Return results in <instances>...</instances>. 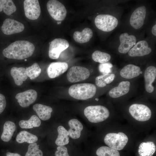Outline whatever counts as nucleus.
Returning a JSON list of instances; mask_svg holds the SVG:
<instances>
[{
  "mask_svg": "<svg viewBox=\"0 0 156 156\" xmlns=\"http://www.w3.org/2000/svg\"><path fill=\"white\" fill-rule=\"evenodd\" d=\"M96 92V88L94 84L83 83L71 86L68 93L73 98L78 100H86L92 98Z\"/></svg>",
  "mask_w": 156,
  "mask_h": 156,
  "instance_id": "2",
  "label": "nucleus"
},
{
  "mask_svg": "<svg viewBox=\"0 0 156 156\" xmlns=\"http://www.w3.org/2000/svg\"><path fill=\"white\" fill-rule=\"evenodd\" d=\"M93 35V32L92 30L88 28H86L81 32H75L73 38L76 42L82 44L88 42Z\"/></svg>",
  "mask_w": 156,
  "mask_h": 156,
  "instance_id": "23",
  "label": "nucleus"
},
{
  "mask_svg": "<svg viewBox=\"0 0 156 156\" xmlns=\"http://www.w3.org/2000/svg\"><path fill=\"white\" fill-rule=\"evenodd\" d=\"M25 14L28 19L34 20L39 17L41 9L38 0H25L24 1Z\"/></svg>",
  "mask_w": 156,
  "mask_h": 156,
  "instance_id": "10",
  "label": "nucleus"
},
{
  "mask_svg": "<svg viewBox=\"0 0 156 156\" xmlns=\"http://www.w3.org/2000/svg\"><path fill=\"white\" fill-rule=\"evenodd\" d=\"M141 73L140 68L133 64H128L124 67L120 71V76L125 79H131L139 76Z\"/></svg>",
  "mask_w": 156,
  "mask_h": 156,
  "instance_id": "19",
  "label": "nucleus"
},
{
  "mask_svg": "<svg viewBox=\"0 0 156 156\" xmlns=\"http://www.w3.org/2000/svg\"><path fill=\"white\" fill-rule=\"evenodd\" d=\"M84 114L88 120L92 123H98L104 121L109 116L108 109L101 105H91L86 107Z\"/></svg>",
  "mask_w": 156,
  "mask_h": 156,
  "instance_id": "3",
  "label": "nucleus"
},
{
  "mask_svg": "<svg viewBox=\"0 0 156 156\" xmlns=\"http://www.w3.org/2000/svg\"><path fill=\"white\" fill-rule=\"evenodd\" d=\"M41 123L40 119L36 115H32L28 120H22L20 121L19 125L23 129H30L38 127Z\"/></svg>",
  "mask_w": 156,
  "mask_h": 156,
  "instance_id": "29",
  "label": "nucleus"
},
{
  "mask_svg": "<svg viewBox=\"0 0 156 156\" xmlns=\"http://www.w3.org/2000/svg\"><path fill=\"white\" fill-rule=\"evenodd\" d=\"M39 148V145L36 142L30 144L25 156H42V152Z\"/></svg>",
  "mask_w": 156,
  "mask_h": 156,
  "instance_id": "33",
  "label": "nucleus"
},
{
  "mask_svg": "<svg viewBox=\"0 0 156 156\" xmlns=\"http://www.w3.org/2000/svg\"><path fill=\"white\" fill-rule=\"evenodd\" d=\"M48 11L51 16L57 21H62L65 18L67 11L65 6L57 0H50L47 4Z\"/></svg>",
  "mask_w": 156,
  "mask_h": 156,
  "instance_id": "7",
  "label": "nucleus"
},
{
  "mask_svg": "<svg viewBox=\"0 0 156 156\" xmlns=\"http://www.w3.org/2000/svg\"><path fill=\"white\" fill-rule=\"evenodd\" d=\"M3 1L4 0H0V12L3 10Z\"/></svg>",
  "mask_w": 156,
  "mask_h": 156,
  "instance_id": "40",
  "label": "nucleus"
},
{
  "mask_svg": "<svg viewBox=\"0 0 156 156\" xmlns=\"http://www.w3.org/2000/svg\"><path fill=\"white\" fill-rule=\"evenodd\" d=\"M27 75L31 80H34L40 74L41 70L37 63H34L31 66L25 69Z\"/></svg>",
  "mask_w": 156,
  "mask_h": 156,
  "instance_id": "32",
  "label": "nucleus"
},
{
  "mask_svg": "<svg viewBox=\"0 0 156 156\" xmlns=\"http://www.w3.org/2000/svg\"><path fill=\"white\" fill-rule=\"evenodd\" d=\"M90 73L87 68L80 66H74L69 70L67 74L68 80L71 83L84 80L90 77Z\"/></svg>",
  "mask_w": 156,
  "mask_h": 156,
  "instance_id": "8",
  "label": "nucleus"
},
{
  "mask_svg": "<svg viewBox=\"0 0 156 156\" xmlns=\"http://www.w3.org/2000/svg\"><path fill=\"white\" fill-rule=\"evenodd\" d=\"M146 14L145 6L136 8L132 14L129 20L131 25L134 29L140 28L144 25Z\"/></svg>",
  "mask_w": 156,
  "mask_h": 156,
  "instance_id": "11",
  "label": "nucleus"
},
{
  "mask_svg": "<svg viewBox=\"0 0 156 156\" xmlns=\"http://www.w3.org/2000/svg\"><path fill=\"white\" fill-rule=\"evenodd\" d=\"M37 93L35 90L29 89L19 92L16 95L15 98L21 107H27L33 103L36 100Z\"/></svg>",
  "mask_w": 156,
  "mask_h": 156,
  "instance_id": "13",
  "label": "nucleus"
},
{
  "mask_svg": "<svg viewBox=\"0 0 156 156\" xmlns=\"http://www.w3.org/2000/svg\"><path fill=\"white\" fill-rule=\"evenodd\" d=\"M110 64L105 63L100 64L99 66V70L102 75L110 73H109Z\"/></svg>",
  "mask_w": 156,
  "mask_h": 156,
  "instance_id": "36",
  "label": "nucleus"
},
{
  "mask_svg": "<svg viewBox=\"0 0 156 156\" xmlns=\"http://www.w3.org/2000/svg\"><path fill=\"white\" fill-rule=\"evenodd\" d=\"M156 77V68L153 66L148 67L144 74L145 88L146 91L149 94L153 93L155 90L153 83Z\"/></svg>",
  "mask_w": 156,
  "mask_h": 156,
  "instance_id": "16",
  "label": "nucleus"
},
{
  "mask_svg": "<svg viewBox=\"0 0 156 156\" xmlns=\"http://www.w3.org/2000/svg\"><path fill=\"white\" fill-rule=\"evenodd\" d=\"M6 155V156H21L17 153H13L9 152L7 153Z\"/></svg>",
  "mask_w": 156,
  "mask_h": 156,
  "instance_id": "38",
  "label": "nucleus"
},
{
  "mask_svg": "<svg viewBox=\"0 0 156 156\" xmlns=\"http://www.w3.org/2000/svg\"><path fill=\"white\" fill-rule=\"evenodd\" d=\"M57 130L58 135L55 141L56 144L59 146H62L68 144L69 142L68 131L62 126H59Z\"/></svg>",
  "mask_w": 156,
  "mask_h": 156,
  "instance_id": "26",
  "label": "nucleus"
},
{
  "mask_svg": "<svg viewBox=\"0 0 156 156\" xmlns=\"http://www.w3.org/2000/svg\"><path fill=\"white\" fill-rule=\"evenodd\" d=\"M96 154L98 156H120L118 151L107 146L99 148L96 150Z\"/></svg>",
  "mask_w": 156,
  "mask_h": 156,
  "instance_id": "31",
  "label": "nucleus"
},
{
  "mask_svg": "<svg viewBox=\"0 0 156 156\" xmlns=\"http://www.w3.org/2000/svg\"><path fill=\"white\" fill-rule=\"evenodd\" d=\"M69 43L66 40L56 38L51 42L49 48V56L52 59H58L61 53L69 46Z\"/></svg>",
  "mask_w": 156,
  "mask_h": 156,
  "instance_id": "9",
  "label": "nucleus"
},
{
  "mask_svg": "<svg viewBox=\"0 0 156 156\" xmlns=\"http://www.w3.org/2000/svg\"><path fill=\"white\" fill-rule=\"evenodd\" d=\"M129 111L132 116L139 121H147L151 116L150 109L147 106L143 104H133L129 107Z\"/></svg>",
  "mask_w": 156,
  "mask_h": 156,
  "instance_id": "6",
  "label": "nucleus"
},
{
  "mask_svg": "<svg viewBox=\"0 0 156 156\" xmlns=\"http://www.w3.org/2000/svg\"><path fill=\"white\" fill-rule=\"evenodd\" d=\"M16 127L13 122L7 121L4 123L3 131L1 136V139L3 141L8 142L11 139Z\"/></svg>",
  "mask_w": 156,
  "mask_h": 156,
  "instance_id": "25",
  "label": "nucleus"
},
{
  "mask_svg": "<svg viewBox=\"0 0 156 156\" xmlns=\"http://www.w3.org/2000/svg\"><path fill=\"white\" fill-rule=\"evenodd\" d=\"M3 9L5 14L10 16L16 11V8L12 0H4Z\"/></svg>",
  "mask_w": 156,
  "mask_h": 156,
  "instance_id": "34",
  "label": "nucleus"
},
{
  "mask_svg": "<svg viewBox=\"0 0 156 156\" xmlns=\"http://www.w3.org/2000/svg\"><path fill=\"white\" fill-rule=\"evenodd\" d=\"M10 74L13 78L16 85L19 86L23 83L27 78L25 68L23 67H12L10 70Z\"/></svg>",
  "mask_w": 156,
  "mask_h": 156,
  "instance_id": "20",
  "label": "nucleus"
},
{
  "mask_svg": "<svg viewBox=\"0 0 156 156\" xmlns=\"http://www.w3.org/2000/svg\"><path fill=\"white\" fill-rule=\"evenodd\" d=\"M115 75L113 73H108L99 75L96 77L95 81L96 85L99 87H105L113 82Z\"/></svg>",
  "mask_w": 156,
  "mask_h": 156,
  "instance_id": "28",
  "label": "nucleus"
},
{
  "mask_svg": "<svg viewBox=\"0 0 156 156\" xmlns=\"http://www.w3.org/2000/svg\"><path fill=\"white\" fill-rule=\"evenodd\" d=\"M94 23L96 27L105 32L112 31L118 24L117 19L109 14H101L97 15L94 19Z\"/></svg>",
  "mask_w": 156,
  "mask_h": 156,
  "instance_id": "5",
  "label": "nucleus"
},
{
  "mask_svg": "<svg viewBox=\"0 0 156 156\" xmlns=\"http://www.w3.org/2000/svg\"><path fill=\"white\" fill-rule=\"evenodd\" d=\"M128 140L127 136L122 132L107 133L104 139L105 143L109 147L116 150L123 149Z\"/></svg>",
  "mask_w": 156,
  "mask_h": 156,
  "instance_id": "4",
  "label": "nucleus"
},
{
  "mask_svg": "<svg viewBox=\"0 0 156 156\" xmlns=\"http://www.w3.org/2000/svg\"><path fill=\"white\" fill-rule=\"evenodd\" d=\"M92 57L94 61L102 64L109 61L111 59V56L107 53L96 50L92 53Z\"/></svg>",
  "mask_w": 156,
  "mask_h": 156,
  "instance_id": "30",
  "label": "nucleus"
},
{
  "mask_svg": "<svg viewBox=\"0 0 156 156\" xmlns=\"http://www.w3.org/2000/svg\"><path fill=\"white\" fill-rule=\"evenodd\" d=\"M120 44L118 47V51L122 54H126L136 43L137 39L134 35H129L127 33L121 34L119 36Z\"/></svg>",
  "mask_w": 156,
  "mask_h": 156,
  "instance_id": "14",
  "label": "nucleus"
},
{
  "mask_svg": "<svg viewBox=\"0 0 156 156\" xmlns=\"http://www.w3.org/2000/svg\"><path fill=\"white\" fill-rule=\"evenodd\" d=\"M130 86V81H122L118 86L113 88L109 91V95L112 98H117L124 96L129 92Z\"/></svg>",
  "mask_w": 156,
  "mask_h": 156,
  "instance_id": "18",
  "label": "nucleus"
},
{
  "mask_svg": "<svg viewBox=\"0 0 156 156\" xmlns=\"http://www.w3.org/2000/svg\"><path fill=\"white\" fill-rule=\"evenodd\" d=\"M38 140L36 135L24 131L20 132L16 138V141L20 143L26 142L31 144L36 142Z\"/></svg>",
  "mask_w": 156,
  "mask_h": 156,
  "instance_id": "27",
  "label": "nucleus"
},
{
  "mask_svg": "<svg viewBox=\"0 0 156 156\" xmlns=\"http://www.w3.org/2000/svg\"><path fill=\"white\" fill-rule=\"evenodd\" d=\"M33 108L41 119L46 120L50 118L51 113L53 111L52 109L50 107L37 103L33 105Z\"/></svg>",
  "mask_w": 156,
  "mask_h": 156,
  "instance_id": "22",
  "label": "nucleus"
},
{
  "mask_svg": "<svg viewBox=\"0 0 156 156\" xmlns=\"http://www.w3.org/2000/svg\"><path fill=\"white\" fill-rule=\"evenodd\" d=\"M152 34L155 36H156V25L155 24L152 27L151 30Z\"/></svg>",
  "mask_w": 156,
  "mask_h": 156,
  "instance_id": "39",
  "label": "nucleus"
},
{
  "mask_svg": "<svg viewBox=\"0 0 156 156\" xmlns=\"http://www.w3.org/2000/svg\"><path fill=\"white\" fill-rule=\"evenodd\" d=\"M6 103L5 97L2 94L0 93V114L4 110Z\"/></svg>",
  "mask_w": 156,
  "mask_h": 156,
  "instance_id": "37",
  "label": "nucleus"
},
{
  "mask_svg": "<svg viewBox=\"0 0 156 156\" xmlns=\"http://www.w3.org/2000/svg\"><path fill=\"white\" fill-rule=\"evenodd\" d=\"M68 68V64L66 62H52L47 68L48 76L51 78H56L65 73Z\"/></svg>",
  "mask_w": 156,
  "mask_h": 156,
  "instance_id": "17",
  "label": "nucleus"
},
{
  "mask_svg": "<svg viewBox=\"0 0 156 156\" xmlns=\"http://www.w3.org/2000/svg\"><path fill=\"white\" fill-rule=\"evenodd\" d=\"M68 124L70 127L68 131L69 135L73 139L79 138L83 128L81 123L78 120L73 119L69 121Z\"/></svg>",
  "mask_w": 156,
  "mask_h": 156,
  "instance_id": "21",
  "label": "nucleus"
},
{
  "mask_svg": "<svg viewBox=\"0 0 156 156\" xmlns=\"http://www.w3.org/2000/svg\"><path fill=\"white\" fill-rule=\"evenodd\" d=\"M24 28V26L22 23L9 18H6L4 21L1 27L3 32L7 35L21 32Z\"/></svg>",
  "mask_w": 156,
  "mask_h": 156,
  "instance_id": "12",
  "label": "nucleus"
},
{
  "mask_svg": "<svg viewBox=\"0 0 156 156\" xmlns=\"http://www.w3.org/2000/svg\"><path fill=\"white\" fill-rule=\"evenodd\" d=\"M55 156H69L67 148L64 146H58L55 152Z\"/></svg>",
  "mask_w": 156,
  "mask_h": 156,
  "instance_id": "35",
  "label": "nucleus"
},
{
  "mask_svg": "<svg viewBox=\"0 0 156 156\" xmlns=\"http://www.w3.org/2000/svg\"><path fill=\"white\" fill-rule=\"evenodd\" d=\"M35 49L34 45L26 40L16 41L10 44L3 51L6 57L13 59L21 60L31 56Z\"/></svg>",
  "mask_w": 156,
  "mask_h": 156,
  "instance_id": "1",
  "label": "nucleus"
},
{
  "mask_svg": "<svg viewBox=\"0 0 156 156\" xmlns=\"http://www.w3.org/2000/svg\"><path fill=\"white\" fill-rule=\"evenodd\" d=\"M151 51L147 42L145 40H141L136 43L128 53L131 57H142L148 55Z\"/></svg>",
  "mask_w": 156,
  "mask_h": 156,
  "instance_id": "15",
  "label": "nucleus"
},
{
  "mask_svg": "<svg viewBox=\"0 0 156 156\" xmlns=\"http://www.w3.org/2000/svg\"><path fill=\"white\" fill-rule=\"evenodd\" d=\"M156 148V146L153 142H143L140 144L138 152L140 156H152Z\"/></svg>",
  "mask_w": 156,
  "mask_h": 156,
  "instance_id": "24",
  "label": "nucleus"
},
{
  "mask_svg": "<svg viewBox=\"0 0 156 156\" xmlns=\"http://www.w3.org/2000/svg\"><path fill=\"white\" fill-rule=\"evenodd\" d=\"M25 61H26V60H27L25 59Z\"/></svg>",
  "mask_w": 156,
  "mask_h": 156,
  "instance_id": "41",
  "label": "nucleus"
}]
</instances>
